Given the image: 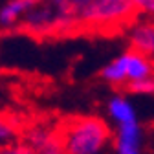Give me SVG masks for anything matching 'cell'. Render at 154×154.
Returning a JSON list of instances; mask_svg holds the SVG:
<instances>
[{
  "mask_svg": "<svg viewBox=\"0 0 154 154\" xmlns=\"http://www.w3.org/2000/svg\"><path fill=\"white\" fill-rule=\"evenodd\" d=\"M38 2H42V0H8L0 8V26L2 28L17 26V22L22 20Z\"/></svg>",
  "mask_w": 154,
  "mask_h": 154,
  "instance_id": "4",
  "label": "cell"
},
{
  "mask_svg": "<svg viewBox=\"0 0 154 154\" xmlns=\"http://www.w3.org/2000/svg\"><path fill=\"white\" fill-rule=\"evenodd\" d=\"M138 13L132 0H92L79 15V28L114 33L130 26Z\"/></svg>",
  "mask_w": 154,
  "mask_h": 154,
  "instance_id": "2",
  "label": "cell"
},
{
  "mask_svg": "<svg viewBox=\"0 0 154 154\" xmlns=\"http://www.w3.org/2000/svg\"><path fill=\"white\" fill-rule=\"evenodd\" d=\"M51 2H55V0H51Z\"/></svg>",
  "mask_w": 154,
  "mask_h": 154,
  "instance_id": "13",
  "label": "cell"
},
{
  "mask_svg": "<svg viewBox=\"0 0 154 154\" xmlns=\"http://www.w3.org/2000/svg\"><path fill=\"white\" fill-rule=\"evenodd\" d=\"M114 149L118 154H141V127L140 121L118 125Z\"/></svg>",
  "mask_w": 154,
  "mask_h": 154,
  "instance_id": "3",
  "label": "cell"
},
{
  "mask_svg": "<svg viewBox=\"0 0 154 154\" xmlns=\"http://www.w3.org/2000/svg\"><path fill=\"white\" fill-rule=\"evenodd\" d=\"M130 48L147 57H154V22H138L132 28Z\"/></svg>",
  "mask_w": 154,
  "mask_h": 154,
  "instance_id": "5",
  "label": "cell"
},
{
  "mask_svg": "<svg viewBox=\"0 0 154 154\" xmlns=\"http://www.w3.org/2000/svg\"><path fill=\"white\" fill-rule=\"evenodd\" d=\"M125 90L130 94H136V95H152L154 94V75H149L145 79L128 83L125 86Z\"/></svg>",
  "mask_w": 154,
  "mask_h": 154,
  "instance_id": "10",
  "label": "cell"
},
{
  "mask_svg": "<svg viewBox=\"0 0 154 154\" xmlns=\"http://www.w3.org/2000/svg\"><path fill=\"white\" fill-rule=\"evenodd\" d=\"M108 114L118 125L138 121L136 108H134V105L128 99H125L123 95H114V97L108 101Z\"/></svg>",
  "mask_w": 154,
  "mask_h": 154,
  "instance_id": "8",
  "label": "cell"
},
{
  "mask_svg": "<svg viewBox=\"0 0 154 154\" xmlns=\"http://www.w3.org/2000/svg\"><path fill=\"white\" fill-rule=\"evenodd\" d=\"M132 4L140 13H154V0H132Z\"/></svg>",
  "mask_w": 154,
  "mask_h": 154,
  "instance_id": "12",
  "label": "cell"
},
{
  "mask_svg": "<svg viewBox=\"0 0 154 154\" xmlns=\"http://www.w3.org/2000/svg\"><path fill=\"white\" fill-rule=\"evenodd\" d=\"M57 132L66 154H99L112 138L108 125L95 116L68 118L57 125Z\"/></svg>",
  "mask_w": 154,
  "mask_h": 154,
  "instance_id": "1",
  "label": "cell"
},
{
  "mask_svg": "<svg viewBox=\"0 0 154 154\" xmlns=\"http://www.w3.org/2000/svg\"><path fill=\"white\" fill-rule=\"evenodd\" d=\"M0 154H35V150L26 141H13L9 145L0 147Z\"/></svg>",
  "mask_w": 154,
  "mask_h": 154,
  "instance_id": "11",
  "label": "cell"
},
{
  "mask_svg": "<svg viewBox=\"0 0 154 154\" xmlns=\"http://www.w3.org/2000/svg\"><path fill=\"white\" fill-rule=\"evenodd\" d=\"M149 75H154V61H150V57L138 53L130 48L128 50V83L145 79Z\"/></svg>",
  "mask_w": 154,
  "mask_h": 154,
  "instance_id": "7",
  "label": "cell"
},
{
  "mask_svg": "<svg viewBox=\"0 0 154 154\" xmlns=\"http://www.w3.org/2000/svg\"><path fill=\"white\" fill-rule=\"evenodd\" d=\"M22 130H24V128L18 125V123L11 118V116L0 114V147L13 143L15 138L22 136Z\"/></svg>",
  "mask_w": 154,
  "mask_h": 154,
  "instance_id": "9",
  "label": "cell"
},
{
  "mask_svg": "<svg viewBox=\"0 0 154 154\" xmlns=\"http://www.w3.org/2000/svg\"><path fill=\"white\" fill-rule=\"evenodd\" d=\"M101 77L114 86H125L128 83V51L121 53L114 61H110L103 68Z\"/></svg>",
  "mask_w": 154,
  "mask_h": 154,
  "instance_id": "6",
  "label": "cell"
}]
</instances>
